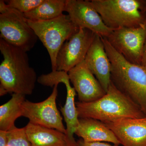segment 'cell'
<instances>
[{"instance_id":"2e32d148","label":"cell","mask_w":146,"mask_h":146,"mask_svg":"<svg viewBox=\"0 0 146 146\" xmlns=\"http://www.w3.org/2000/svg\"><path fill=\"white\" fill-rule=\"evenodd\" d=\"M32 146H75L65 133L29 122L25 127Z\"/></svg>"},{"instance_id":"ac0fdd59","label":"cell","mask_w":146,"mask_h":146,"mask_svg":"<svg viewBox=\"0 0 146 146\" xmlns=\"http://www.w3.org/2000/svg\"><path fill=\"white\" fill-rule=\"evenodd\" d=\"M66 0H44L33 10L24 13L27 20L35 22L52 20L63 14Z\"/></svg>"},{"instance_id":"d6986e66","label":"cell","mask_w":146,"mask_h":146,"mask_svg":"<svg viewBox=\"0 0 146 146\" xmlns=\"http://www.w3.org/2000/svg\"><path fill=\"white\" fill-rule=\"evenodd\" d=\"M6 146H32L27 135L25 128H13L7 131Z\"/></svg>"},{"instance_id":"4fadbf2b","label":"cell","mask_w":146,"mask_h":146,"mask_svg":"<svg viewBox=\"0 0 146 146\" xmlns=\"http://www.w3.org/2000/svg\"><path fill=\"white\" fill-rule=\"evenodd\" d=\"M106 125L123 146H146V116L123 118Z\"/></svg>"},{"instance_id":"cb8c5ba5","label":"cell","mask_w":146,"mask_h":146,"mask_svg":"<svg viewBox=\"0 0 146 146\" xmlns=\"http://www.w3.org/2000/svg\"><path fill=\"white\" fill-rule=\"evenodd\" d=\"M144 11H145V14L146 16V1H144Z\"/></svg>"},{"instance_id":"7402d4cb","label":"cell","mask_w":146,"mask_h":146,"mask_svg":"<svg viewBox=\"0 0 146 146\" xmlns=\"http://www.w3.org/2000/svg\"><path fill=\"white\" fill-rule=\"evenodd\" d=\"M7 141V131L0 130V146H6Z\"/></svg>"},{"instance_id":"8992f818","label":"cell","mask_w":146,"mask_h":146,"mask_svg":"<svg viewBox=\"0 0 146 146\" xmlns=\"http://www.w3.org/2000/svg\"><path fill=\"white\" fill-rule=\"evenodd\" d=\"M0 38L27 52L34 47L38 39L23 13L9 6L0 14Z\"/></svg>"},{"instance_id":"44dd1931","label":"cell","mask_w":146,"mask_h":146,"mask_svg":"<svg viewBox=\"0 0 146 146\" xmlns=\"http://www.w3.org/2000/svg\"><path fill=\"white\" fill-rule=\"evenodd\" d=\"M78 146H119L117 145H112L105 142H85L81 139L77 141Z\"/></svg>"},{"instance_id":"9a60e30c","label":"cell","mask_w":146,"mask_h":146,"mask_svg":"<svg viewBox=\"0 0 146 146\" xmlns=\"http://www.w3.org/2000/svg\"><path fill=\"white\" fill-rule=\"evenodd\" d=\"M79 125L75 134L85 142H108L119 145V141L104 123L91 118H79Z\"/></svg>"},{"instance_id":"603a6c76","label":"cell","mask_w":146,"mask_h":146,"mask_svg":"<svg viewBox=\"0 0 146 146\" xmlns=\"http://www.w3.org/2000/svg\"><path fill=\"white\" fill-rule=\"evenodd\" d=\"M141 65L146 67V39L144 45L143 52V58H142Z\"/></svg>"},{"instance_id":"7c38bea8","label":"cell","mask_w":146,"mask_h":146,"mask_svg":"<svg viewBox=\"0 0 146 146\" xmlns=\"http://www.w3.org/2000/svg\"><path fill=\"white\" fill-rule=\"evenodd\" d=\"M68 74L70 81L77 94L79 102L87 103L95 101L106 94L84 60L71 69Z\"/></svg>"},{"instance_id":"ba28073f","label":"cell","mask_w":146,"mask_h":146,"mask_svg":"<svg viewBox=\"0 0 146 146\" xmlns=\"http://www.w3.org/2000/svg\"><path fill=\"white\" fill-rule=\"evenodd\" d=\"M106 38L127 61L141 65L146 39V21L138 27L114 30Z\"/></svg>"},{"instance_id":"7a4b0ae2","label":"cell","mask_w":146,"mask_h":146,"mask_svg":"<svg viewBox=\"0 0 146 146\" xmlns=\"http://www.w3.org/2000/svg\"><path fill=\"white\" fill-rule=\"evenodd\" d=\"M111 64V81L146 116V67L127 61L102 37Z\"/></svg>"},{"instance_id":"3957f363","label":"cell","mask_w":146,"mask_h":146,"mask_svg":"<svg viewBox=\"0 0 146 146\" xmlns=\"http://www.w3.org/2000/svg\"><path fill=\"white\" fill-rule=\"evenodd\" d=\"M79 118H88L108 124L123 118L146 117L141 109L110 82L104 96L95 101L76 102Z\"/></svg>"},{"instance_id":"e0dca14e","label":"cell","mask_w":146,"mask_h":146,"mask_svg":"<svg viewBox=\"0 0 146 146\" xmlns=\"http://www.w3.org/2000/svg\"><path fill=\"white\" fill-rule=\"evenodd\" d=\"M25 96L12 94L9 101L0 106V130L7 131L16 127L15 121L22 117V105Z\"/></svg>"},{"instance_id":"ffe728a7","label":"cell","mask_w":146,"mask_h":146,"mask_svg":"<svg viewBox=\"0 0 146 146\" xmlns=\"http://www.w3.org/2000/svg\"><path fill=\"white\" fill-rule=\"evenodd\" d=\"M44 0H9L5 1L9 6L21 13H26L33 10L41 5Z\"/></svg>"},{"instance_id":"277c9868","label":"cell","mask_w":146,"mask_h":146,"mask_svg":"<svg viewBox=\"0 0 146 146\" xmlns=\"http://www.w3.org/2000/svg\"><path fill=\"white\" fill-rule=\"evenodd\" d=\"M106 25L113 30L140 27L145 23L144 1L91 0Z\"/></svg>"},{"instance_id":"52a82bcc","label":"cell","mask_w":146,"mask_h":146,"mask_svg":"<svg viewBox=\"0 0 146 146\" xmlns=\"http://www.w3.org/2000/svg\"><path fill=\"white\" fill-rule=\"evenodd\" d=\"M58 86L56 84L54 86L52 94L43 101L33 102L26 100L22 105V117L28 118L31 123L56 129L66 134L63 118L56 105Z\"/></svg>"},{"instance_id":"30bf717a","label":"cell","mask_w":146,"mask_h":146,"mask_svg":"<svg viewBox=\"0 0 146 146\" xmlns=\"http://www.w3.org/2000/svg\"><path fill=\"white\" fill-rule=\"evenodd\" d=\"M65 11L79 28L86 29L102 37H107L114 30L108 27L91 1L66 0Z\"/></svg>"},{"instance_id":"6da1fadb","label":"cell","mask_w":146,"mask_h":146,"mask_svg":"<svg viewBox=\"0 0 146 146\" xmlns=\"http://www.w3.org/2000/svg\"><path fill=\"white\" fill-rule=\"evenodd\" d=\"M3 60L0 65V96L8 93L27 96L33 93L37 78L26 52L0 38Z\"/></svg>"},{"instance_id":"9c48e42d","label":"cell","mask_w":146,"mask_h":146,"mask_svg":"<svg viewBox=\"0 0 146 146\" xmlns=\"http://www.w3.org/2000/svg\"><path fill=\"white\" fill-rule=\"evenodd\" d=\"M96 35L88 29H80L59 50L56 58V70L68 72L83 61Z\"/></svg>"},{"instance_id":"8fae6325","label":"cell","mask_w":146,"mask_h":146,"mask_svg":"<svg viewBox=\"0 0 146 146\" xmlns=\"http://www.w3.org/2000/svg\"><path fill=\"white\" fill-rule=\"evenodd\" d=\"M44 82L47 86L53 87L60 83L65 85L67 90V97L65 104L61 106L60 111L66 123V135L69 141L75 146H78L74 134L79 125L78 112L75 98L76 95L74 87L71 86L68 72L63 71H52L45 75Z\"/></svg>"},{"instance_id":"5bb4252c","label":"cell","mask_w":146,"mask_h":146,"mask_svg":"<svg viewBox=\"0 0 146 146\" xmlns=\"http://www.w3.org/2000/svg\"><path fill=\"white\" fill-rule=\"evenodd\" d=\"M84 61L106 93L111 82V64L102 37L96 35Z\"/></svg>"},{"instance_id":"5b68a950","label":"cell","mask_w":146,"mask_h":146,"mask_svg":"<svg viewBox=\"0 0 146 146\" xmlns=\"http://www.w3.org/2000/svg\"><path fill=\"white\" fill-rule=\"evenodd\" d=\"M27 20L48 51L52 71H56V58L59 50L63 44L80 29L73 23L68 14H63L48 21L35 22Z\"/></svg>"}]
</instances>
